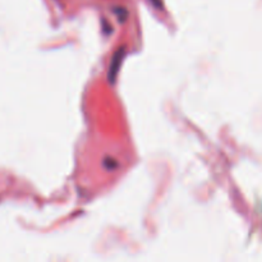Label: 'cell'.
<instances>
[{"label": "cell", "instance_id": "cell-2", "mask_svg": "<svg viewBox=\"0 0 262 262\" xmlns=\"http://www.w3.org/2000/svg\"><path fill=\"white\" fill-rule=\"evenodd\" d=\"M115 13L119 17V20H124L127 18V10L124 8H115Z\"/></svg>", "mask_w": 262, "mask_h": 262}, {"label": "cell", "instance_id": "cell-1", "mask_svg": "<svg viewBox=\"0 0 262 262\" xmlns=\"http://www.w3.org/2000/svg\"><path fill=\"white\" fill-rule=\"evenodd\" d=\"M120 55H123L122 49H120V50L115 54L114 59H113V61H112V66H110V81L112 82H114L115 74H117L118 68H119V63H120V60H122V59H120Z\"/></svg>", "mask_w": 262, "mask_h": 262}, {"label": "cell", "instance_id": "cell-3", "mask_svg": "<svg viewBox=\"0 0 262 262\" xmlns=\"http://www.w3.org/2000/svg\"><path fill=\"white\" fill-rule=\"evenodd\" d=\"M154 4H155L156 7H159V8L161 7V2H160V0H154Z\"/></svg>", "mask_w": 262, "mask_h": 262}]
</instances>
